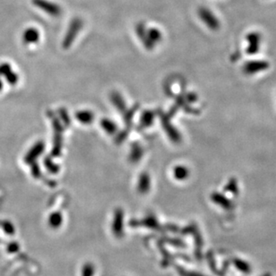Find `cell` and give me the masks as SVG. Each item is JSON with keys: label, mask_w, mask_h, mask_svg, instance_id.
<instances>
[{"label": "cell", "mask_w": 276, "mask_h": 276, "mask_svg": "<svg viewBox=\"0 0 276 276\" xmlns=\"http://www.w3.org/2000/svg\"><path fill=\"white\" fill-rule=\"evenodd\" d=\"M269 276V275H265V276Z\"/></svg>", "instance_id": "cell-26"}, {"label": "cell", "mask_w": 276, "mask_h": 276, "mask_svg": "<svg viewBox=\"0 0 276 276\" xmlns=\"http://www.w3.org/2000/svg\"><path fill=\"white\" fill-rule=\"evenodd\" d=\"M211 198H212V200L214 201V203L217 204L221 208L226 209V210H230V209L234 208V205L232 203V201L226 198L224 195L221 194V193H213L212 196H211Z\"/></svg>", "instance_id": "cell-10"}, {"label": "cell", "mask_w": 276, "mask_h": 276, "mask_svg": "<svg viewBox=\"0 0 276 276\" xmlns=\"http://www.w3.org/2000/svg\"><path fill=\"white\" fill-rule=\"evenodd\" d=\"M147 33H148L149 41L155 47H156V44L161 42L163 35H162L161 31H159L158 29H156V28L147 29Z\"/></svg>", "instance_id": "cell-15"}, {"label": "cell", "mask_w": 276, "mask_h": 276, "mask_svg": "<svg viewBox=\"0 0 276 276\" xmlns=\"http://www.w3.org/2000/svg\"><path fill=\"white\" fill-rule=\"evenodd\" d=\"M3 88H4V83H3V81L0 78V91L3 89Z\"/></svg>", "instance_id": "cell-25"}, {"label": "cell", "mask_w": 276, "mask_h": 276, "mask_svg": "<svg viewBox=\"0 0 276 276\" xmlns=\"http://www.w3.org/2000/svg\"><path fill=\"white\" fill-rule=\"evenodd\" d=\"M31 3L33 6L37 7L38 9L43 11L48 16L52 17H58L62 15V8L61 6L54 3L49 0H31Z\"/></svg>", "instance_id": "cell-2"}, {"label": "cell", "mask_w": 276, "mask_h": 276, "mask_svg": "<svg viewBox=\"0 0 276 276\" xmlns=\"http://www.w3.org/2000/svg\"><path fill=\"white\" fill-rule=\"evenodd\" d=\"M234 266H236V268L239 271L242 272L244 274H250V272H251L250 265L249 263H247L246 261L236 258V259L234 260Z\"/></svg>", "instance_id": "cell-17"}, {"label": "cell", "mask_w": 276, "mask_h": 276, "mask_svg": "<svg viewBox=\"0 0 276 276\" xmlns=\"http://www.w3.org/2000/svg\"><path fill=\"white\" fill-rule=\"evenodd\" d=\"M101 126L106 132H108L110 134L115 133L116 130H117V126L115 125L114 122L109 120V119H102L101 121Z\"/></svg>", "instance_id": "cell-18"}, {"label": "cell", "mask_w": 276, "mask_h": 276, "mask_svg": "<svg viewBox=\"0 0 276 276\" xmlns=\"http://www.w3.org/2000/svg\"><path fill=\"white\" fill-rule=\"evenodd\" d=\"M246 40L248 42V47L246 51L249 55H255L256 53H258L260 49L261 41H262V36L260 33L257 31H251L247 37Z\"/></svg>", "instance_id": "cell-6"}, {"label": "cell", "mask_w": 276, "mask_h": 276, "mask_svg": "<svg viewBox=\"0 0 276 276\" xmlns=\"http://www.w3.org/2000/svg\"><path fill=\"white\" fill-rule=\"evenodd\" d=\"M75 117L79 122L85 124V125H88L93 122L94 115L93 113L89 110H82V111L76 112Z\"/></svg>", "instance_id": "cell-12"}, {"label": "cell", "mask_w": 276, "mask_h": 276, "mask_svg": "<svg viewBox=\"0 0 276 276\" xmlns=\"http://www.w3.org/2000/svg\"><path fill=\"white\" fill-rule=\"evenodd\" d=\"M136 33H137L138 38L142 42V44L144 45V47H146L147 50L151 51V50L155 48V46L152 44L150 41H149V39L148 33H147V28L144 23L141 22V23L137 24V26H136Z\"/></svg>", "instance_id": "cell-8"}, {"label": "cell", "mask_w": 276, "mask_h": 276, "mask_svg": "<svg viewBox=\"0 0 276 276\" xmlns=\"http://www.w3.org/2000/svg\"><path fill=\"white\" fill-rule=\"evenodd\" d=\"M156 114L153 111H149V110H146L142 113L141 116V126L142 128H148L153 124L154 119H155Z\"/></svg>", "instance_id": "cell-13"}, {"label": "cell", "mask_w": 276, "mask_h": 276, "mask_svg": "<svg viewBox=\"0 0 276 276\" xmlns=\"http://www.w3.org/2000/svg\"><path fill=\"white\" fill-rule=\"evenodd\" d=\"M150 184H151V182H150L149 175L146 172H143L142 174H141V176L139 178V182H138V190L140 193L146 194L149 192L150 189Z\"/></svg>", "instance_id": "cell-11"}, {"label": "cell", "mask_w": 276, "mask_h": 276, "mask_svg": "<svg viewBox=\"0 0 276 276\" xmlns=\"http://www.w3.org/2000/svg\"><path fill=\"white\" fill-rule=\"evenodd\" d=\"M123 212L117 211L115 216V224H114V231L115 234L118 236H121L123 234Z\"/></svg>", "instance_id": "cell-16"}, {"label": "cell", "mask_w": 276, "mask_h": 276, "mask_svg": "<svg viewBox=\"0 0 276 276\" xmlns=\"http://www.w3.org/2000/svg\"><path fill=\"white\" fill-rule=\"evenodd\" d=\"M160 119H161L162 125L166 130L168 137L172 140L174 143H180L182 141V137L177 129L170 123L169 121V115H166L161 113L160 114Z\"/></svg>", "instance_id": "cell-5"}, {"label": "cell", "mask_w": 276, "mask_h": 276, "mask_svg": "<svg viewBox=\"0 0 276 276\" xmlns=\"http://www.w3.org/2000/svg\"><path fill=\"white\" fill-rule=\"evenodd\" d=\"M142 148L139 144H134V146L132 148V151L130 154L132 161H139L142 156Z\"/></svg>", "instance_id": "cell-19"}, {"label": "cell", "mask_w": 276, "mask_h": 276, "mask_svg": "<svg viewBox=\"0 0 276 276\" xmlns=\"http://www.w3.org/2000/svg\"><path fill=\"white\" fill-rule=\"evenodd\" d=\"M5 80L10 86H16L19 82V75L15 71H12L5 76Z\"/></svg>", "instance_id": "cell-20"}, {"label": "cell", "mask_w": 276, "mask_h": 276, "mask_svg": "<svg viewBox=\"0 0 276 276\" xmlns=\"http://www.w3.org/2000/svg\"><path fill=\"white\" fill-rule=\"evenodd\" d=\"M83 28H84V21L79 17L73 18L69 24L65 35L63 39L62 47L64 49H69L73 46V42H75L76 38L78 37L79 33L83 30Z\"/></svg>", "instance_id": "cell-1"}, {"label": "cell", "mask_w": 276, "mask_h": 276, "mask_svg": "<svg viewBox=\"0 0 276 276\" xmlns=\"http://www.w3.org/2000/svg\"><path fill=\"white\" fill-rule=\"evenodd\" d=\"M198 14L201 21H203L209 29L212 31L219 30L220 21L217 19V17L212 13V11L209 10L207 7H200L198 9Z\"/></svg>", "instance_id": "cell-3"}, {"label": "cell", "mask_w": 276, "mask_h": 276, "mask_svg": "<svg viewBox=\"0 0 276 276\" xmlns=\"http://www.w3.org/2000/svg\"><path fill=\"white\" fill-rule=\"evenodd\" d=\"M41 39V33L36 28L34 27H29L23 31L21 40L23 44L25 45H32L36 44Z\"/></svg>", "instance_id": "cell-7"}, {"label": "cell", "mask_w": 276, "mask_h": 276, "mask_svg": "<svg viewBox=\"0 0 276 276\" xmlns=\"http://www.w3.org/2000/svg\"><path fill=\"white\" fill-rule=\"evenodd\" d=\"M13 71L10 64L7 62H3L0 64V78L4 77Z\"/></svg>", "instance_id": "cell-21"}, {"label": "cell", "mask_w": 276, "mask_h": 276, "mask_svg": "<svg viewBox=\"0 0 276 276\" xmlns=\"http://www.w3.org/2000/svg\"><path fill=\"white\" fill-rule=\"evenodd\" d=\"M145 224H146L147 226H149V228L157 229V228L159 227L158 222L156 221V218H155V216H153V215H149V216H148V217L145 219Z\"/></svg>", "instance_id": "cell-23"}, {"label": "cell", "mask_w": 276, "mask_h": 276, "mask_svg": "<svg viewBox=\"0 0 276 276\" xmlns=\"http://www.w3.org/2000/svg\"><path fill=\"white\" fill-rule=\"evenodd\" d=\"M270 66L269 63L265 60H251L243 65V73L247 75H253L267 70Z\"/></svg>", "instance_id": "cell-4"}, {"label": "cell", "mask_w": 276, "mask_h": 276, "mask_svg": "<svg viewBox=\"0 0 276 276\" xmlns=\"http://www.w3.org/2000/svg\"><path fill=\"white\" fill-rule=\"evenodd\" d=\"M110 101L112 102V104L114 105L116 109L119 112L125 113L126 111V104H125V99L123 98V96L117 91H112L109 96Z\"/></svg>", "instance_id": "cell-9"}, {"label": "cell", "mask_w": 276, "mask_h": 276, "mask_svg": "<svg viewBox=\"0 0 276 276\" xmlns=\"http://www.w3.org/2000/svg\"><path fill=\"white\" fill-rule=\"evenodd\" d=\"M180 274L182 276H200L199 274H197V273H192V272H187L183 269H181L180 270Z\"/></svg>", "instance_id": "cell-24"}, {"label": "cell", "mask_w": 276, "mask_h": 276, "mask_svg": "<svg viewBox=\"0 0 276 276\" xmlns=\"http://www.w3.org/2000/svg\"><path fill=\"white\" fill-rule=\"evenodd\" d=\"M224 190H225V191H228L232 193V194H234V195H236V194L238 193V191H239V189H238V184H237L236 180H235V179H232V180H230L229 183H228V184L225 186Z\"/></svg>", "instance_id": "cell-22"}, {"label": "cell", "mask_w": 276, "mask_h": 276, "mask_svg": "<svg viewBox=\"0 0 276 276\" xmlns=\"http://www.w3.org/2000/svg\"><path fill=\"white\" fill-rule=\"evenodd\" d=\"M173 177L175 178L178 181H184L189 177L190 175V171L187 167L184 166H176L173 168L172 171Z\"/></svg>", "instance_id": "cell-14"}]
</instances>
